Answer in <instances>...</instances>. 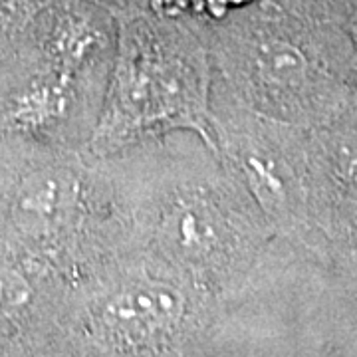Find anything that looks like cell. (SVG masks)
<instances>
[{"mask_svg": "<svg viewBox=\"0 0 357 357\" xmlns=\"http://www.w3.org/2000/svg\"><path fill=\"white\" fill-rule=\"evenodd\" d=\"M121 252H137L197 288L225 286L248 266L262 215L218 153L175 131L102 157Z\"/></svg>", "mask_w": 357, "mask_h": 357, "instance_id": "obj_1", "label": "cell"}, {"mask_svg": "<svg viewBox=\"0 0 357 357\" xmlns=\"http://www.w3.org/2000/svg\"><path fill=\"white\" fill-rule=\"evenodd\" d=\"M213 88V60L197 40L151 26L129 28L114 52L86 151L105 157L175 131L195 133L217 151Z\"/></svg>", "mask_w": 357, "mask_h": 357, "instance_id": "obj_2", "label": "cell"}, {"mask_svg": "<svg viewBox=\"0 0 357 357\" xmlns=\"http://www.w3.org/2000/svg\"><path fill=\"white\" fill-rule=\"evenodd\" d=\"M105 280L79 302L72 335L103 356L165 351L199 328L201 298L195 284L137 252L100 262Z\"/></svg>", "mask_w": 357, "mask_h": 357, "instance_id": "obj_3", "label": "cell"}]
</instances>
